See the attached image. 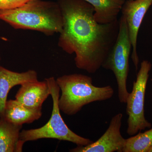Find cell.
Masks as SVG:
<instances>
[{
  "mask_svg": "<svg viewBox=\"0 0 152 152\" xmlns=\"http://www.w3.org/2000/svg\"><path fill=\"white\" fill-rule=\"evenodd\" d=\"M63 18L58 46L75 54V64L80 69L95 73L102 67L115 43L119 21L101 24L94 17L92 6L84 0H58Z\"/></svg>",
  "mask_w": 152,
  "mask_h": 152,
  "instance_id": "obj_1",
  "label": "cell"
},
{
  "mask_svg": "<svg viewBox=\"0 0 152 152\" xmlns=\"http://www.w3.org/2000/svg\"><path fill=\"white\" fill-rule=\"evenodd\" d=\"M0 20L15 29L31 30L47 36L60 34L63 18L58 2L31 0L15 9L0 11Z\"/></svg>",
  "mask_w": 152,
  "mask_h": 152,
  "instance_id": "obj_2",
  "label": "cell"
},
{
  "mask_svg": "<svg viewBox=\"0 0 152 152\" xmlns=\"http://www.w3.org/2000/svg\"><path fill=\"white\" fill-rule=\"evenodd\" d=\"M56 82L61 92L59 107L68 115H75L91 103L110 99L114 94L111 86H96L91 77L82 74L64 75L57 78Z\"/></svg>",
  "mask_w": 152,
  "mask_h": 152,
  "instance_id": "obj_3",
  "label": "cell"
},
{
  "mask_svg": "<svg viewBox=\"0 0 152 152\" xmlns=\"http://www.w3.org/2000/svg\"><path fill=\"white\" fill-rule=\"evenodd\" d=\"M48 84L53 107L50 118L40 128L23 130L20 133V140L23 143L42 139H56L60 141L71 142L77 146H86L94 141L77 134L71 130L65 123L60 113L58 101L60 89L54 77L45 79Z\"/></svg>",
  "mask_w": 152,
  "mask_h": 152,
  "instance_id": "obj_4",
  "label": "cell"
},
{
  "mask_svg": "<svg viewBox=\"0 0 152 152\" xmlns=\"http://www.w3.org/2000/svg\"><path fill=\"white\" fill-rule=\"evenodd\" d=\"M131 52L132 45L126 23L124 18L122 15L119 20L116 39L102 67L113 73L118 85V97L120 102L122 104H126L129 93L127 88V81Z\"/></svg>",
  "mask_w": 152,
  "mask_h": 152,
  "instance_id": "obj_5",
  "label": "cell"
},
{
  "mask_svg": "<svg viewBox=\"0 0 152 152\" xmlns=\"http://www.w3.org/2000/svg\"><path fill=\"white\" fill-rule=\"evenodd\" d=\"M151 63L144 60L133 83L132 92L129 93L126 102L128 115L127 133L132 136L146 129H150L152 124L146 119L145 115V99L147 83L151 69Z\"/></svg>",
  "mask_w": 152,
  "mask_h": 152,
  "instance_id": "obj_6",
  "label": "cell"
},
{
  "mask_svg": "<svg viewBox=\"0 0 152 152\" xmlns=\"http://www.w3.org/2000/svg\"><path fill=\"white\" fill-rule=\"evenodd\" d=\"M152 5V0H126L121 10L126 23L132 45L131 58L136 71L140 61L137 51L139 30L145 16Z\"/></svg>",
  "mask_w": 152,
  "mask_h": 152,
  "instance_id": "obj_7",
  "label": "cell"
},
{
  "mask_svg": "<svg viewBox=\"0 0 152 152\" xmlns=\"http://www.w3.org/2000/svg\"><path fill=\"white\" fill-rule=\"evenodd\" d=\"M123 115L119 113L114 115L108 128L103 135L96 142L86 146H77L71 152H122L126 143L121 132Z\"/></svg>",
  "mask_w": 152,
  "mask_h": 152,
  "instance_id": "obj_8",
  "label": "cell"
},
{
  "mask_svg": "<svg viewBox=\"0 0 152 152\" xmlns=\"http://www.w3.org/2000/svg\"><path fill=\"white\" fill-rule=\"evenodd\" d=\"M20 86L15 99L31 108L42 109L44 102L50 95L48 84L45 80L26 82Z\"/></svg>",
  "mask_w": 152,
  "mask_h": 152,
  "instance_id": "obj_9",
  "label": "cell"
},
{
  "mask_svg": "<svg viewBox=\"0 0 152 152\" xmlns=\"http://www.w3.org/2000/svg\"><path fill=\"white\" fill-rule=\"evenodd\" d=\"M37 80V73L34 70L17 72L0 66V117L4 115L8 94L12 88L17 85Z\"/></svg>",
  "mask_w": 152,
  "mask_h": 152,
  "instance_id": "obj_10",
  "label": "cell"
},
{
  "mask_svg": "<svg viewBox=\"0 0 152 152\" xmlns=\"http://www.w3.org/2000/svg\"><path fill=\"white\" fill-rule=\"evenodd\" d=\"M42 109H33L23 105L17 100L7 101L3 117L10 122L22 125L31 124L40 118Z\"/></svg>",
  "mask_w": 152,
  "mask_h": 152,
  "instance_id": "obj_11",
  "label": "cell"
},
{
  "mask_svg": "<svg viewBox=\"0 0 152 152\" xmlns=\"http://www.w3.org/2000/svg\"><path fill=\"white\" fill-rule=\"evenodd\" d=\"M22 125L0 117V152H21L24 143L20 140Z\"/></svg>",
  "mask_w": 152,
  "mask_h": 152,
  "instance_id": "obj_12",
  "label": "cell"
},
{
  "mask_svg": "<svg viewBox=\"0 0 152 152\" xmlns=\"http://www.w3.org/2000/svg\"><path fill=\"white\" fill-rule=\"evenodd\" d=\"M92 6L98 23L107 24L118 20V15L126 0H84Z\"/></svg>",
  "mask_w": 152,
  "mask_h": 152,
  "instance_id": "obj_13",
  "label": "cell"
},
{
  "mask_svg": "<svg viewBox=\"0 0 152 152\" xmlns=\"http://www.w3.org/2000/svg\"><path fill=\"white\" fill-rule=\"evenodd\" d=\"M152 147V128L126 139L122 152H148Z\"/></svg>",
  "mask_w": 152,
  "mask_h": 152,
  "instance_id": "obj_14",
  "label": "cell"
},
{
  "mask_svg": "<svg viewBox=\"0 0 152 152\" xmlns=\"http://www.w3.org/2000/svg\"><path fill=\"white\" fill-rule=\"evenodd\" d=\"M31 0H0V11L18 8Z\"/></svg>",
  "mask_w": 152,
  "mask_h": 152,
  "instance_id": "obj_15",
  "label": "cell"
},
{
  "mask_svg": "<svg viewBox=\"0 0 152 152\" xmlns=\"http://www.w3.org/2000/svg\"><path fill=\"white\" fill-rule=\"evenodd\" d=\"M148 152H152V147L150 149L149 151H148Z\"/></svg>",
  "mask_w": 152,
  "mask_h": 152,
  "instance_id": "obj_16",
  "label": "cell"
},
{
  "mask_svg": "<svg viewBox=\"0 0 152 152\" xmlns=\"http://www.w3.org/2000/svg\"><path fill=\"white\" fill-rule=\"evenodd\" d=\"M1 56H0V60H1Z\"/></svg>",
  "mask_w": 152,
  "mask_h": 152,
  "instance_id": "obj_17",
  "label": "cell"
},
{
  "mask_svg": "<svg viewBox=\"0 0 152 152\" xmlns=\"http://www.w3.org/2000/svg\"><path fill=\"white\" fill-rule=\"evenodd\" d=\"M151 82H152V79H151Z\"/></svg>",
  "mask_w": 152,
  "mask_h": 152,
  "instance_id": "obj_18",
  "label": "cell"
}]
</instances>
